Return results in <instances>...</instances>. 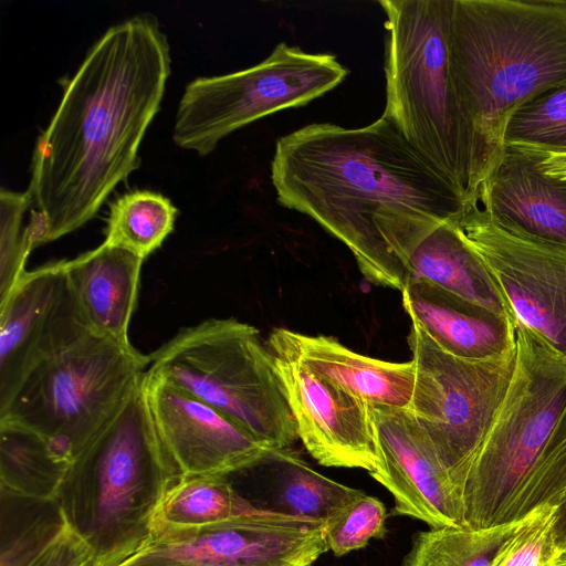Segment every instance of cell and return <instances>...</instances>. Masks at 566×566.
<instances>
[{
    "mask_svg": "<svg viewBox=\"0 0 566 566\" xmlns=\"http://www.w3.org/2000/svg\"><path fill=\"white\" fill-rule=\"evenodd\" d=\"M476 202L526 232L566 247V181L542 176L524 155L505 147Z\"/></svg>",
    "mask_w": 566,
    "mask_h": 566,
    "instance_id": "obj_20",
    "label": "cell"
},
{
    "mask_svg": "<svg viewBox=\"0 0 566 566\" xmlns=\"http://www.w3.org/2000/svg\"><path fill=\"white\" fill-rule=\"evenodd\" d=\"M0 493V566H28L66 521L55 499H32L1 489Z\"/></svg>",
    "mask_w": 566,
    "mask_h": 566,
    "instance_id": "obj_25",
    "label": "cell"
},
{
    "mask_svg": "<svg viewBox=\"0 0 566 566\" xmlns=\"http://www.w3.org/2000/svg\"><path fill=\"white\" fill-rule=\"evenodd\" d=\"M271 180L277 202L343 242L368 282L400 292L406 251L468 205L382 116L359 128L314 123L280 137Z\"/></svg>",
    "mask_w": 566,
    "mask_h": 566,
    "instance_id": "obj_1",
    "label": "cell"
},
{
    "mask_svg": "<svg viewBox=\"0 0 566 566\" xmlns=\"http://www.w3.org/2000/svg\"><path fill=\"white\" fill-rule=\"evenodd\" d=\"M149 357L91 331L36 366L0 419L24 426L71 463L143 380Z\"/></svg>",
    "mask_w": 566,
    "mask_h": 566,
    "instance_id": "obj_8",
    "label": "cell"
},
{
    "mask_svg": "<svg viewBox=\"0 0 566 566\" xmlns=\"http://www.w3.org/2000/svg\"><path fill=\"white\" fill-rule=\"evenodd\" d=\"M555 510L547 507L532 516L492 566H556L563 552L554 532Z\"/></svg>",
    "mask_w": 566,
    "mask_h": 566,
    "instance_id": "obj_31",
    "label": "cell"
},
{
    "mask_svg": "<svg viewBox=\"0 0 566 566\" xmlns=\"http://www.w3.org/2000/svg\"><path fill=\"white\" fill-rule=\"evenodd\" d=\"M148 357V371L213 407L268 449H290L298 439L273 356L254 326L210 318L180 329Z\"/></svg>",
    "mask_w": 566,
    "mask_h": 566,
    "instance_id": "obj_7",
    "label": "cell"
},
{
    "mask_svg": "<svg viewBox=\"0 0 566 566\" xmlns=\"http://www.w3.org/2000/svg\"><path fill=\"white\" fill-rule=\"evenodd\" d=\"M558 564L559 565H566V553L563 554L558 560Z\"/></svg>",
    "mask_w": 566,
    "mask_h": 566,
    "instance_id": "obj_35",
    "label": "cell"
},
{
    "mask_svg": "<svg viewBox=\"0 0 566 566\" xmlns=\"http://www.w3.org/2000/svg\"><path fill=\"white\" fill-rule=\"evenodd\" d=\"M531 517L489 528L447 526L419 532L402 566H492Z\"/></svg>",
    "mask_w": 566,
    "mask_h": 566,
    "instance_id": "obj_24",
    "label": "cell"
},
{
    "mask_svg": "<svg viewBox=\"0 0 566 566\" xmlns=\"http://www.w3.org/2000/svg\"><path fill=\"white\" fill-rule=\"evenodd\" d=\"M270 353L306 451L325 467L374 472L378 452L373 405L296 359Z\"/></svg>",
    "mask_w": 566,
    "mask_h": 566,
    "instance_id": "obj_15",
    "label": "cell"
},
{
    "mask_svg": "<svg viewBox=\"0 0 566 566\" xmlns=\"http://www.w3.org/2000/svg\"><path fill=\"white\" fill-rule=\"evenodd\" d=\"M144 390L156 432L180 476L229 475L264 463L274 452L213 407L147 369Z\"/></svg>",
    "mask_w": 566,
    "mask_h": 566,
    "instance_id": "obj_14",
    "label": "cell"
},
{
    "mask_svg": "<svg viewBox=\"0 0 566 566\" xmlns=\"http://www.w3.org/2000/svg\"><path fill=\"white\" fill-rule=\"evenodd\" d=\"M270 352L285 354L316 374L371 405L410 408L416 364L391 363L353 352L329 336H311L275 328L265 343Z\"/></svg>",
    "mask_w": 566,
    "mask_h": 566,
    "instance_id": "obj_18",
    "label": "cell"
},
{
    "mask_svg": "<svg viewBox=\"0 0 566 566\" xmlns=\"http://www.w3.org/2000/svg\"><path fill=\"white\" fill-rule=\"evenodd\" d=\"M115 566H135V565H132V564L126 563V562H120L119 564H117Z\"/></svg>",
    "mask_w": 566,
    "mask_h": 566,
    "instance_id": "obj_36",
    "label": "cell"
},
{
    "mask_svg": "<svg viewBox=\"0 0 566 566\" xmlns=\"http://www.w3.org/2000/svg\"><path fill=\"white\" fill-rule=\"evenodd\" d=\"M259 510L233 489L228 475L181 476L159 504L151 534L203 527Z\"/></svg>",
    "mask_w": 566,
    "mask_h": 566,
    "instance_id": "obj_23",
    "label": "cell"
},
{
    "mask_svg": "<svg viewBox=\"0 0 566 566\" xmlns=\"http://www.w3.org/2000/svg\"><path fill=\"white\" fill-rule=\"evenodd\" d=\"M378 465L370 474L389 491L394 513L430 528L465 527L461 501L408 410L373 405Z\"/></svg>",
    "mask_w": 566,
    "mask_h": 566,
    "instance_id": "obj_16",
    "label": "cell"
},
{
    "mask_svg": "<svg viewBox=\"0 0 566 566\" xmlns=\"http://www.w3.org/2000/svg\"><path fill=\"white\" fill-rule=\"evenodd\" d=\"M180 478L156 432L143 377L72 460L55 501L96 566H115L149 539L159 504Z\"/></svg>",
    "mask_w": 566,
    "mask_h": 566,
    "instance_id": "obj_5",
    "label": "cell"
},
{
    "mask_svg": "<svg viewBox=\"0 0 566 566\" xmlns=\"http://www.w3.org/2000/svg\"><path fill=\"white\" fill-rule=\"evenodd\" d=\"M32 202L28 189L17 192L6 188L0 191V301L27 272L25 263L34 247L30 230L22 227L27 208Z\"/></svg>",
    "mask_w": 566,
    "mask_h": 566,
    "instance_id": "obj_29",
    "label": "cell"
},
{
    "mask_svg": "<svg viewBox=\"0 0 566 566\" xmlns=\"http://www.w3.org/2000/svg\"><path fill=\"white\" fill-rule=\"evenodd\" d=\"M501 292L514 324L566 358V247L472 202L453 218Z\"/></svg>",
    "mask_w": 566,
    "mask_h": 566,
    "instance_id": "obj_11",
    "label": "cell"
},
{
    "mask_svg": "<svg viewBox=\"0 0 566 566\" xmlns=\"http://www.w3.org/2000/svg\"><path fill=\"white\" fill-rule=\"evenodd\" d=\"M177 208L151 190H132L109 203L104 242L147 258L174 230Z\"/></svg>",
    "mask_w": 566,
    "mask_h": 566,
    "instance_id": "obj_26",
    "label": "cell"
},
{
    "mask_svg": "<svg viewBox=\"0 0 566 566\" xmlns=\"http://www.w3.org/2000/svg\"><path fill=\"white\" fill-rule=\"evenodd\" d=\"M449 56L470 135L471 203L502 161L514 113L566 85V0H453Z\"/></svg>",
    "mask_w": 566,
    "mask_h": 566,
    "instance_id": "obj_3",
    "label": "cell"
},
{
    "mask_svg": "<svg viewBox=\"0 0 566 566\" xmlns=\"http://www.w3.org/2000/svg\"><path fill=\"white\" fill-rule=\"evenodd\" d=\"M349 71L334 54L279 43L260 63L197 77L181 95L175 144L203 156L227 135L276 112L301 107L338 86Z\"/></svg>",
    "mask_w": 566,
    "mask_h": 566,
    "instance_id": "obj_9",
    "label": "cell"
},
{
    "mask_svg": "<svg viewBox=\"0 0 566 566\" xmlns=\"http://www.w3.org/2000/svg\"><path fill=\"white\" fill-rule=\"evenodd\" d=\"M556 566H566V565H556Z\"/></svg>",
    "mask_w": 566,
    "mask_h": 566,
    "instance_id": "obj_37",
    "label": "cell"
},
{
    "mask_svg": "<svg viewBox=\"0 0 566 566\" xmlns=\"http://www.w3.org/2000/svg\"><path fill=\"white\" fill-rule=\"evenodd\" d=\"M515 335L510 386L462 490L474 530L524 521L566 494V358L522 325Z\"/></svg>",
    "mask_w": 566,
    "mask_h": 566,
    "instance_id": "obj_4",
    "label": "cell"
},
{
    "mask_svg": "<svg viewBox=\"0 0 566 566\" xmlns=\"http://www.w3.org/2000/svg\"><path fill=\"white\" fill-rule=\"evenodd\" d=\"M169 73L168 40L150 14L112 25L92 45L34 147L35 247L90 221L136 169Z\"/></svg>",
    "mask_w": 566,
    "mask_h": 566,
    "instance_id": "obj_2",
    "label": "cell"
},
{
    "mask_svg": "<svg viewBox=\"0 0 566 566\" xmlns=\"http://www.w3.org/2000/svg\"><path fill=\"white\" fill-rule=\"evenodd\" d=\"M144 259L103 242L75 259L63 261L70 287L91 332L124 344L137 303Z\"/></svg>",
    "mask_w": 566,
    "mask_h": 566,
    "instance_id": "obj_19",
    "label": "cell"
},
{
    "mask_svg": "<svg viewBox=\"0 0 566 566\" xmlns=\"http://www.w3.org/2000/svg\"><path fill=\"white\" fill-rule=\"evenodd\" d=\"M408 344L416 364L408 412L462 504L470 467L505 397L516 353L495 360L460 358L412 321Z\"/></svg>",
    "mask_w": 566,
    "mask_h": 566,
    "instance_id": "obj_10",
    "label": "cell"
},
{
    "mask_svg": "<svg viewBox=\"0 0 566 566\" xmlns=\"http://www.w3.org/2000/svg\"><path fill=\"white\" fill-rule=\"evenodd\" d=\"M402 263L408 282L428 281L465 301L512 318L491 273L453 218L419 237L403 254Z\"/></svg>",
    "mask_w": 566,
    "mask_h": 566,
    "instance_id": "obj_21",
    "label": "cell"
},
{
    "mask_svg": "<svg viewBox=\"0 0 566 566\" xmlns=\"http://www.w3.org/2000/svg\"><path fill=\"white\" fill-rule=\"evenodd\" d=\"M527 157L544 177L566 181V153L533 149L522 146H505Z\"/></svg>",
    "mask_w": 566,
    "mask_h": 566,
    "instance_id": "obj_33",
    "label": "cell"
},
{
    "mask_svg": "<svg viewBox=\"0 0 566 566\" xmlns=\"http://www.w3.org/2000/svg\"><path fill=\"white\" fill-rule=\"evenodd\" d=\"M387 30L382 117L469 200L470 135L451 74L453 0H380Z\"/></svg>",
    "mask_w": 566,
    "mask_h": 566,
    "instance_id": "obj_6",
    "label": "cell"
},
{
    "mask_svg": "<svg viewBox=\"0 0 566 566\" xmlns=\"http://www.w3.org/2000/svg\"><path fill=\"white\" fill-rule=\"evenodd\" d=\"M50 442L17 422L0 419V489L40 500H54L69 468Z\"/></svg>",
    "mask_w": 566,
    "mask_h": 566,
    "instance_id": "obj_22",
    "label": "cell"
},
{
    "mask_svg": "<svg viewBox=\"0 0 566 566\" xmlns=\"http://www.w3.org/2000/svg\"><path fill=\"white\" fill-rule=\"evenodd\" d=\"M387 511L376 496L361 492L345 509L324 523L327 549L340 557L365 547L386 534Z\"/></svg>",
    "mask_w": 566,
    "mask_h": 566,
    "instance_id": "obj_30",
    "label": "cell"
},
{
    "mask_svg": "<svg viewBox=\"0 0 566 566\" xmlns=\"http://www.w3.org/2000/svg\"><path fill=\"white\" fill-rule=\"evenodd\" d=\"M327 551L322 523L260 509L203 527L154 533L127 558L145 566H312Z\"/></svg>",
    "mask_w": 566,
    "mask_h": 566,
    "instance_id": "obj_12",
    "label": "cell"
},
{
    "mask_svg": "<svg viewBox=\"0 0 566 566\" xmlns=\"http://www.w3.org/2000/svg\"><path fill=\"white\" fill-rule=\"evenodd\" d=\"M505 146L566 153V85L547 92L514 113Z\"/></svg>",
    "mask_w": 566,
    "mask_h": 566,
    "instance_id": "obj_28",
    "label": "cell"
},
{
    "mask_svg": "<svg viewBox=\"0 0 566 566\" xmlns=\"http://www.w3.org/2000/svg\"><path fill=\"white\" fill-rule=\"evenodd\" d=\"M28 566H96L91 547L66 523Z\"/></svg>",
    "mask_w": 566,
    "mask_h": 566,
    "instance_id": "obj_32",
    "label": "cell"
},
{
    "mask_svg": "<svg viewBox=\"0 0 566 566\" xmlns=\"http://www.w3.org/2000/svg\"><path fill=\"white\" fill-rule=\"evenodd\" d=\"M402 304L410 319L444 352L469 360H495L516 353L515 324L424 280H411Z\"/></svg>",
    "mask_w": 566,
    "mask_h": 566,
    "instance_id": "obj_17",
    "label": "cell"
},
{
    "mask_svg": "<svg viewBox=\"0 0 566 566\" xmlns=\"http://www.w3.org/2000/svg\"><path fill=\"white\" fill-rule=\"evenodd\" d=\"M554 532L556 543L563 554L566 553V494L555 510Z\"/></svg>",
    "mask_w": 566,
    "mask_h": 566,
    "instance_id": "obj_34",
    "label": "cell"
},
{
    "mask_svg": "<svg viewBox=\"0 0 566 566\" xmlns=\"http://www.w3.org/2000/svg\"><path fill=\"white\" fill-rule=\"evenodd\" d=\"M88 331L63 261L27 271L0 301V412L36 366Z\"/></svg>",
    "mask_w": 566,
    "mask_h": 566,
    "instance_id": "obj_13",
    "label": "cell"
},
{
    "mask_svg": "<svg viewBox=\"0 0 566 566\" xmlns=\"http://www.w3.org/2000/svg\"><path fill=\"white\" fill-rule=\"evenodd\" d=\"M275 458L285 468L282 502L292 515L324 525L363 492L315 471L291 448L275 451Z\"/></svg>",
    "mask_w": 566,
    "mask_h": 566,
    "instance_id": "obj_27",
    "label": "cell"
}]
</instances>
